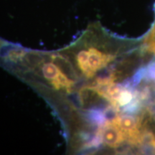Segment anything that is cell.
Wrapping results in <instances>:
<instances>
[{
  "instance_id": "8",
  "label": "cell",
  "mask_w": 155,
  "mask_h": 155,
  "mask_svg": "<svg viewBox=\"0 0 155 155\" xmlns=\"http://www.w3.org/2000/svg\"><path fill=\"white\" fill-rule=\"evenodd\" d=\"M148 74L150 78L155 81V63L150 65L148 68Z\"/></svg>"
},
{
  "instance_id": "3",
  "label": "cell",
  "mask_w": 155,
  "mask_h": 155,
  "mask_svg": "<svg viewBox=\"0 0 155 155\" xmlns=\"http://www.w3.org/2000/svg\"><path fill=\"white\" fill-rule=\"evenodd\" d=\"M88 65L93 76L97 71L107 66L115 58L114 55L102 53L96 48H90L88 50Z\"/></svg>"
},
{
  "instance_id": "7",
  "label": "cell",
  "mask_w": 155,
  "mask_h": 155,
  "mask_svg": "<svg viewBox=\"0 0 155 155\" xmlns=\"http://www.w3.org/2000/svg\"><path fill=\"white\" fill-rule=\"evenodd\" d=\"M144 47L147 51L155 55V21L152 28L145 39Z\"/></svg>"
},
{
  "instance_id": "4",
  "label": "cell",
  "mask_w": 155,
  "mask_h": 155,
  "mask_svg": "<svg viewBox=\"0 0 155 155\" xmlns=\"http://www.w3.org/2000/svg\"><path fill=\"white\" fill-rule=\"evenodd\" d=\"M88 51L82 50V51L79 52V53L78 54L77 62L79 68H80L81 70V71L84 73V75L88 78H91L93 77V75L88 65Z\"/></svg>"
},
{
  "instance_id": "1",
  "label": "cell",
  "mask_w": 155,
  "mask_h": 155,
  "mask_svg": "<svg viewBox=\"0 0 155 155\" xmlns=\"http://www.w3.org/2000/svg\"><path fill=\"white\" fill-rule=\"evenodd\" d=\"M112 122L124 133L131 143L140 144L144 140V134L141 131V119L131 115L119 116L114 118Z\"/></svg>"
},
{
  "instance_id": "6",
  "label": "cell",
  "mask_w": 155,
  "mask_h": 155,
  "mask_svg": "<svg viewBox=\"0 0 155 155\" xmlns=\"http://www.w3.org/2000/svg\"><path fill=\"white\" fill-rule=\"evenodd\" d=\"M51 83L55 88L60 89L62 88H70L72 86L73 82L63 73H62V71H61L58 77L53 81H52Z\"/></svg>"
},
{
  "instance_id": "2",
  "label": "cell",
  "mask_w": 155,
  "mask_h": 155,
  "mask_svg": "<svg viewBox=\"0 0 155 155\" xmlns=\"http://www.w3.org/2000/svg\"><path fill=\"white\" fill-rule=\"evenodd\" d=\"M101 141L110 147H117L127 138L124 133L112 121H108L98 132Z\"/></svg>"
},
{
  "instance_id": "5",
  "label": "cell",
  "mask_w": 155,
  "mask_h": 155,
  "mask_svg": "<svg viewBox=\"0 0 155 155\" xmlns=\"http://www.w3.org/2000/svg\"><path fill=\"white\" fill-rule=\"evenodd\" d=\"M42 71L45 78L47 79L50 82L55 80L56 78L58 77L59 73L61 72V71L57 67V65L52 63L44 64L42 67Z\"/></svg>"
}]
</instances>
